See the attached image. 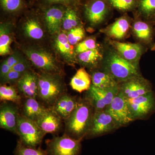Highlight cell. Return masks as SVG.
Returning a JSON list of instances; mask_svg holds the SVG:
<instances>
[{
	"label": "cell",
	"mask_w": 155,
	"mask_h": 155,
	"mask_svg": "<svg viewBox=\"0 0 155 155\" xmlns=\"http://www.w3.org/2000/svg\"><path fill=\"white\" fill-rule=\"evenodd\" d=\"M24 53L32 64L42 72L62 75V69L52 54L45 50L29 48Z\"/></svg>",
	"instance_id": "8992f818"
},
{
	"label": "cell",
	"mask_w": 155,
	"mask_h": 155,
	"mask_svg": "<svg viewBox=\"0 0 155 155\" xmlns=\"http://www.w3.org/2000/svg\"><path fill=\"white\" fill-rule=\"evenodd\" d=\"M103 71L110 74L119 84L141 75L138 64L125 60L114 49L110 51L106 56Z\"/></svg>",
	"instance_id": "3957f363"
},
{
	"label": "cell",
	"mask_w": 155,
	"mask_h": 155,
	"mask_svg": "<svg viewBox=\"0 0 155 155\" xmlns=\"http://www.w3.org/2000/svg\"><path fill=\"white\" fill-rule=\"evenodd\" d=\"M18 104L2 101L0 106V127L16 134L18 119L20 115Z\"/></svg>",
	"instance_id": "7c38bea8"
},
{
	"label": "cell",
	"mask_w": 155,
	"mask_h": 155,
	"mask_svg": "<svg viewBox=\"0 0 155 155\" xmlns=\"http://www.w3.org/2000/svg\"><path fill=\"white\" fill-rule=\"evenodd\" d=\"M22 58L19 54L15 53L10 56L5 61L9 67H11V69L15 64L19 62L22 59Z\"/></svg>",
	"instance_id": "74e56055"
},
{
	"label": "cell",
	"mask_w": 155,
	"mask_h": 155,
	"mask_svg": "<svg viewBox=\"0 0 155 155\" xmlns=\"http://www.w3.org/2000/svg\"><path fill=\"white\" fill-rule=\"evenodd\" d=\"M130 28V20L126 16H123L102 31L110 38L121 40L126 36Z\"/></svg>",
	"instance_id": "d6986e66"
},
{
	"label": "cell",
	"mask_w": 155,
	"mask_h": 155,
	"mask_svg": "<svg viewBox=\"0 0 155 155\" xmlns=\"http://www.w3.org/2000/svg\"><path fill=\"white\" fill-rule=\"evenodd\" d=\"M14 153L15 155H48L46 150L40 147L37 148L26 146L19 140L17 141Z\"/></svg>",
	"instance_id": "1f68e13d"
},
{
	"label": "cell",
	"mask_w": 155,
	"mask_h": 155,
	"mask_svg": "<svg viewBox=\"0 0 155 155\" xmlns=\"http://www.w3.org/2000/svg\"><path fill=\"white\" fill-rule=\"evenodd\" d=\"M51 2L60 3H68L71 1V0H48Z\"/></svg>",
	"instance_id": "ab89813d"
},
{
	"label": "cell",
	"mask_w": 155,
	"mask_h": 155,
	"mask_svg": "<svg viewBox=\"0 0 155 155\" xmlns=\"http://www.w3.org/2000/svg\"><path fill=\"white\" fill-rule=\"evenodd\" d=\"M132 31L136 37L143 42L150 44L153 41V28L147 22L141 20L135 21Z\"/></svg>",
	"instance_id": "7402d4cb"
},
{
	"label": "cell",
	"mask_w": 155,
	"mask_h": 155,
	"mask_svg": "<svg viewBox=\"0 0 155 155\" xmlns=\"http://www.w3.org/2000/svg\"><path fill=\"white\" fill-rule=\"evenodd\" d=\"M91 78L84 68H81L73 76L70 81L72 88L75 91L81 93L87 91L91 85Z\"/></svg>",
	"instance_id": "44dd1931"
},
{
	"label": "cell",
	"mask_w": 155,
	"mask_h": 155,
	"mask_svg": "<svg viewBox=\"0 0 155 155\" xmlns=\"http://www.w3.org/2000/svg\"><path fill=\"white\" fill-rule=\"evenodd\" d=\"M110 44L121 57L131 63L137 64L143 52L142 46L138 44L110 41Z\"/></svg>",
	"instance_id": "9a60e30c"
},
{
	"label": "cell",
	"mask_w": 155,
	"mask_h": 155,
	"mask_svg": "<svg viewBox=\"0 0 155 155\" xmlns=\"http://www.w3.org/2000/svg\"><path fill=\"white\" fill-rule=\"evenodd\" d=\"M55 45L57 51L62 55L65 60L72 64L74 62V52L72 45L68 40L66 33H60L56 37Z\"/></svg>",
	"instance_id": "cb8c5ba5"
},
{
	"label": "cell",
	"mask_w": 155,
	"mask_h": 155,
	"mask_svg": "<svg viewBox=\"0 0 155 155\" xmlns=\"http://www.w3.org/2000/svg\"><path fill=\"white\" fill-rule=\"evenodd\" d=\"M38 74L29 70L23 73L17 84L18 91L24 97L37 99Z\"/></svg>",
	"instance_id": "5bb4252c"
},
{
	"label": "cell",
	"mask_w": 155,
	"mask_h": 155,
	"mask_svg": "<svg viewBox=\"0 0 155 155\" xmlns=\"http://www.w3.org/2000/svg\"><path fill=\"white\" fill-rule=\"evenodd\" d=\"M136 7L139 14L146 19L155 17V0H137Z\"/></svg>",
	"instance_id": "f1b7e54d"
},
{
	"label": "cell",
	"mask_w": 155,
	"mask_h": 155,
	"mask_svg": "<svg viewBox=\"0 0 155 155\" xmlns=\"http://www.w3.org/2000/svg\"><path fill=\"white\" fill-rule=\"evenodd\" d=\"M0 100L2 101L11 102L20 104L22 97L14 87L2 84L0 86Z\"/></svg>",
	"instance_id": "484cf974"
},
{
	"label": "cell",
	"mask_w": 155,
	"mask_h": 155,
	"mask_svg": "<svg viewBox=\"0 0 155 155\" xmlns=\"http://www.w3.org/2000/svg\"><path fill=\"white\" fill-rule=\"evenodd\" d=\"M82 139L72 138L64 133L46 141L48 155H79Z\"/></svg>",
	"instance_id": "5b68a950"
},
{
	"label": "cell",
	"mask_w": 155,
	"mask_h": 155,
	"mask_svg": "<svg viewBox=\"0 0 155 155\" xmlns=\"http://www.w3.org/2000/svg\"><path fill=\"white\" fill-rule=\"evenodd\" d=\"M92 85L101 89H111L119 87V83L110 74L104 71H95L91 75Z\"/></svg>",
	"instance_id": "603a6c76"
},
{
	"label": "cell",
	"mask_w": 155,
	"mask_h": 155,
	"mask_svg": "<svg viewBox=\"0 0 155 155\" xmlns=\"http://www.w3.org/2000/svg\"><path fill=\"white\" fill-rule=\"evenodd\" d=\"M78 101L76 97L67 93L61 96L50 108L64 121L75 110Z\"/></svg>",
	"instance_id": "e0dca14e"
},
{
	"label": "cell",
	"mask_w": 155,
	"mask_h": 155,
	"mask_svg": "<svg viewBox=\"0 0 155 155\" xmlns=\"http://www.w3.org/2000/svg\"><path fill=\"white\" fill-rule=\"evenodd\" d=\"M97 48H98L97 44L95 39L88 38L78 45L75 49V52L79 54Z\"/></svg>",
	"instance_id": "836d02e7"
},
{
	"label": "cell",
	"mask_w": 155,
	"mask_h": 155,
	"mask_svg": "<svg viewBox=\"0 0 155 155\" xmlns=\"http://www.w3.org/2000/svg\"><path fill=\"white\" fill-rule=\"evenodd\" d=\"M153 19H154V25H155V17H154V18H153Z\"/></svg>",
	"instance_id": "60d3db41"
},
{
	"label": "cell",
	"mask_w": 155,
	"mask_h": 155,
	"mask_svg": "<svg viewBox=\"0 0 155 155\" xmlns=\"http://www.w3.org/2000/svg\"><path fill=\"white\" fill-rule=\"evenodd\" d=\"M9 28L8 25L1 24L0 28V55H6L11 52V41Z\"/></svg>",
	"instance_id": "83f0119b"
},
{
	"label": "cell",
	"mask_w": 155,
	"mask_h": 155,
	"mask_svg": "<svg viewBox=\"0 0 155 155\" xmlns=\"http://www.w3.org/2000/svg\"><path fill=\"white\" fill-rule=\"evenodd\" d=\"M102 58V54L98 48L78 54V61L84 66L95 67Z\"/></svg>",
	"instance_id": "d4e9b609"
},
{
	"label": "cell",
	"mask_w": 155,
	"mask_h": 155,
	"mask_svg": "<svg viewBox=\"0 0 155 155\" xmlns=\"http://www.w3.org/2000/svg\"><path fill=\"white\" fill-rule=\"evenodd\" d=\"M119 87L111 89H101L92 85L85 98L94 108L95 111L105 110L119 93Z\"/></svg>",
	"instance_id": "30bf717a"
},
{
	"label": "cell",
	"mask_w": 155,
	"mask_h": 155,
	"mask_svg": "<svg viewBox=\"0 0 155 155\" xmlns=\"http://www.w3.org/2000/svg\"><path fill=\"white\" fill-rule=\"evenodd\" d=\"M1 2L3 8L10 12L17 11L22 6L21 0H1Z\"/></svg>",
	"instance_id": "e575fe53"
},
{
	"label": "cell",
	"mask_w": 155,
	"mask_h": 155,
	"mask_svg": "<svg viewBox=\"0 0 155 155\" xmlns=\"http://www.w3.org/2000/svg\"><path fill=\"white\" fill-rule=\"evenodd\" d=\"M63 119L51 108L46 111L36 121L40 128L45 133H58L62 129Z\"/></svg>",
	"instance_id": "2e32d148"
},
{
	"label": "cell",
	"mask_w": 155,
	"mask_h": 155,
	"mask_svg": "<svg viewBox=\"0 0 155 155\" xmlns=\"http://www.w3.org/2000/svg\"><path fill=\"white\" fill-rule=\"evenodd\" d=\"M11 70V67H9L7 64L5 60L3 61L1 64V71H0L1 80L5 77L6 75L9 73Z\"/></svg>",
	"instance_id": "f35d334b"
},
{
	"label": "cell",
	"mask_w": 155,
	"mask_h": 155,
	"mask_svg": "<svg viewBox=\"0 0 155 155\" xmlns=\"http://www.w3.org/2000/svg\"><path fill=\"white\" fill-rule=\"evenodd\" d=\"M109 5L118 11L126 12L137 7V0H106Z\"/></svg>",
	"instance_id": "4dcf8cb0"
},
{
	"label": "cell",
	"mask_w": 155,
	"mask_h": 155,
	"mask_svg": "<svg viewBox=\"0 0 155 155\" xmlns=\"http://www.w3.org/2000/svg\"><path fill=\"white\" fill-rule=\"evenodd\" d=\"M84 31L81 27H77L69 30L67 36L70 44L76 45L81 41L84 36Z\"/></svg>",
	"instance_id": "d6a6232c"
},
{
	"label": "cell",
	"mask_w": 155,
	"mask_h": 155,
	"mask_svg": "<svg viewBox=\"0 0 155 155\" xmlns=\"http://www.w3.org/2000/svg\"><path fill=\"white\" fill-rule=\"evenodd\" d=\"M79 18L77 12L72 8H68L65 11L63 21V27L66 30H70L77 27Z\"/></svg>",
	"instance_id": "f546056e"
},
{
	"label": "cell",
	"mask_w": 155,
	"mask_h": 155,
	"mask_svg": "<svg viewBox=\"0 0 155 155\" xmlns=\"http://www.w3.org/2000/svg\"><path fill=\"white\" fill-rule=\"evenodd\" d=\"M23 73L16 72L14 70H11L9 73L6 75L5 77L2 79L3 83H8L10 84H17L18 81L22 77Z\"/></svg>",
	"instance_id": "d590c367"
},
{
	"label": "cell",
	"mask_w": 155,
	"mask_h": 155,
	"mask_svg": "<svg viewBox=\"0 0 155 155\" xmlns=\"http://www.w3.org/2000/svg\"><path fill=\"white\" fill-rule=\"evenodd\" d=\"M16 134L19 140L24 145L37 148L41 143L46 134L40 128L36 122L20 114L17 122Z\"/></svg>",
	"instance_id": "277c9868"
},
{
	"label": "cell",
	"mask_w": 155,
	"mask_h": 155,
	"mask_svg": "<svg viewBox=\"0 0 155 155\" xmlns=\"http://www.w3.org/2000/svg\"><path fill=\"white\" fill-rule=\"evenodd\" d=\"M66 91L61 75L44 72L38 74L37 99L47 107H51Z\"/></svg>",
	"instance_id": "7a4b0ae2"
},
{
	"label": "cell",
	"mask_w": 155,
	"mask_h": 155,
	"mask_svg": "<svg viewBox=\"0 0 155 155\" xmlns=\"http://www.w3.org/2000/svg\"><path fill=\"white\" fill-rule=\"evenodd\" d=\"M64 13L62 9L58 7L50 8L46 12L45 19L49 32L51 34L58 33L63 24Z\"/></svg>",
	"instance_id": "ffe728a7"
},
{
	"label": "cell",
	"mask_w": 155,
	"mask_h": 155,
	"mask_svg": "<svg viewBox=\"0 0 155 155\" xmlns=\"http://www.w3.org/2000/svg\"><path fill=\"white\" fill-rule=\"evenodd\" d=\"M30 65L29 62L24 58H22L19 62L11 68V69L16 72L23 73L30 70Z\"/></svg>",
	"instance_id": "8d00e7d4"
},
{
	"label": "cell",
	"mask_w": 155,
	"mask_h": 155,
	"mask_svg": "<svg viewBox=\"0 0 155 155\" xmlns=\"http://www.w3.org/2000/svg\"><path fill=\"white\" fill-rule=\"evenodd\" d=\"M119 128L110 114L106 110L95 111L85 137L92 138Z\"/></svg>",
	"instance_id": "52a82bcc"
},
{
	"label": "cell",
	"mask_w": 155,
	"mask_h": 155,
	"mask_svg": "<svg viewBox=\"0 0 155 155\" xmlns=\"http://www.w3.org/2000/svg\"><path fill=\"white\" fill-rule=\"evenodd\" d=\"M118 127L125 126L134 121L127 99L119 92L107 109Z\"/></svg>",
	"instance_id": "9c48e42d"
},
{
	"label": "cell",
	"mask_w": 155,
	"mask_h": 155,
	"mask_svg": "<svg viewBox=\"0 0 155 155\" xmlns=\"http://www.w3.org/2000/svg\"><path fill=\"white\" fill-rule=\"evenodd\" d=\"M48 108L37 99L25 97L22 103L21 114L26 118L36 122Z\"/></svg>",
	"instance_id": "ac0fdd59"
},
{
	"label": "cell",
	"mask_w": 155,
	"mask_h": 155,
	"mask_svg": "<svg viewBox=\"0 0 155 155\" xmlns=\"http://www.w3.org/2000/svg\"><path fill=\"white\" fill-rule=\"evenodd\" d=\"M109 6L106 0H91L85 6V16L92 25L99 24L107 17Z\"/></svg>",
	"instance_id": "4fadbf2b"
},
{
	"label": "cell",
	"mask_w": 155,
	"mask_h": 155,
	"mask_svg": "<svg viewBox=\"0 0 155 155\" xmlns=\"http://www.w3.org/2000/svg\"><path fill=\"white\" fill-rule=\"evenodd\" d=\"M134 121L144 119L155 109V97L153 91L135 98L127 99Z\"/></svg>",
	"instance_id": "8fae6325"
},
{
	"label": "cell",
	"mask_w": 155,
	"mask_h": 155,
	"mask_svg": "<svg viewBox=\"0 0 155 155\" xmlns=\"http://www.w3.org/2000/svg\"><path fill=\"white\" fill-rule=\"evenodd\" d=\"M94 110L85 98L78 99L77 107L64 120L65 134L77 139H83L88 131Z\"/></svg>",
	"instance_id": "6da1fadb"
},
{
	"label": "cell",
	"mask_w": 155,
	"mask_h": 155,
	"mask_svg": "<svg viewBox=\"0 0 155 155\" xmlns=\"http://www.w3.org/2000/svg\"><path fill=\"white\" fill-rule=\"evenodd\" d=\"M119 91L127 99L135 98L153 91L151 83L141 75L119 83Z\"/></svg>",
	"instance_id": "ba28073f"
},
{
	"label": "cell",
	"mask_w": 155,
	"mask_h": 155,
	"mask_svg": "<svg viewBox=\"0 0 155 155\" xmlns=\"http://www.w3.org/2000/svg\"><path fill=\"white\" fill-rule=\"evenodd\" d=\"M23 28L25 35L33 39H40L44 35L41 26L35 19H31L27 20L24 24Z\"/></svg>",
	"instance_id": "4316f807"
}]
</instances>
